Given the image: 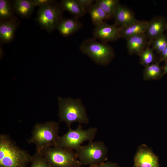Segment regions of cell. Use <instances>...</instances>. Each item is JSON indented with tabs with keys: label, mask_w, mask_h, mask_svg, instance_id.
Wrapping results in <instances>:
<instances>
[{
	"label": "cell",
	"mask_w": 167,
	"mask_h": 167,
	"mask_svg": "<svg viewBox=\"0 0 167 167\" xmlns=\"http://www.w3.org/2000/svg\"><path fill=\"white\" fill-rule=\"evenodd\" d=\"M32 156L6 135H0V167H25Z\"/></svg>",
	"instance_id": "obj_1"
},
{
	"label": "cell",
	"mask_w": 167,
	"mask_h": 167,
	"mask_svg": "<svg viewBox=\"0 0 167 167\" xmlns=\"http://www.w3.org/2000/svg\"><path fill=\"white\" fill-rule=\"evenodd\" d=\"M58 114L60 122L65 123L68 127L75 122L88 124V116L80 99L62 98L58 96Z\"/></svg>",
	"instance_id": "obj_2"
},
{
	"label": "cell",
	"mask_w": 167,
	"mask_h": 167,
	"mask_svg": "<svg viewBox=\"0 0 167 167\" xmlns=\"http://www.w3.org/2000/svg\"><path fill=\"white\" fill-rule=\"evenodd\" d=\"M59 123L54 121L37 124L32 131L28 142L35 145L37 152L55 146L59 136Z\"/></svg>",
	"instance_id": "obj_3"
},
{
	"label": "cell",
	"mask_w": 167,
	"mask_h": 167,
	"mask_svg": "<svg viewBox=\"0 0 167 167\" xmlns=\"http://www.w3.org/2000/svg\"><path fill=\"white\" fill-rule=\"evenodd\" d=\"M108 149L101 141L89 142L76 150L77 158L81 165L95 167L103 163L107 159Z\"/></svg>",
	"instance_id": "obj_4"
},
{
	"label": "cell",
	"mask_w": 167,
	"mask_h": 167,
	"mask_svg": "<svg viewBox=\"0 0 167 167\" xmlns=\"http://www.w3.org/2000/svg\"><path fill=\"white\" fill-rule=\"evenodd\" d=\"M38 152L42 155L51 167H81L76 152L73 150L54 146Z\"/></svg>",
	"instance_id": "obj_5"
},
{
	"label": "cell",
	"mask_w": 167,
	"mask_h": 167,
	"mask_svg": "<svg viewBox=\"0 0 167 167\" xmlns=\"http://www.w3.org/2000/svg\"><path fill=\"white\" fill-rule=\"evenodd\" d=\"M68 128L67 132L59 137L55 146L76 150L84 142L93 140L98 130L94 127L83 129L80 124L75 129Z\"/></svg>",
	"instance_id": "obj_6"
},
{
	"label": "cell",
	"mask_w": 167,
	"mask_h": 167,
	"mask_svg": "<svg viewBox=\"0 0 167 167\" xmlns=\"http://www.w3.org/2000/svg\"><path fill=\"white\" fill-rule=\"evenodd\" d=\"M79 49L98 64L105 66L113 58V48L106 43L97 41L94 38L88 39L81 45Z\"/></svg>",
	"instance_id": "obj_7"
},
{
	"label": "cell",
	"mask_w": 167,
	"mask_h": 167,
	"mask_svg": "<svg viewBox=\"0 0 167 167\" xmlns=\"http://www.w3.org/2000/svg\"><path fill=\"white\" fill-rule=\"evenodd\" d=\"M61 16L60 9L52 4L40 7L37 19L41 27L50 32L57 28Z\"/></svg>",
	"instance_id": "obj_8"
},
{
	"label": "cell",
	"mask_w": 167,
	"mask_h": 167,
	"mask_svg": "<svg viewBox=\"0 0 167 167\" xmlns=\"http://www.w3.org/2000/svg\"><path fill=\"white\" fill-rule=\"evenodd\" d=\"M133 167H160L158 157L146 145L138 148L134 158Z\"/></svg>",
	"instance_id": "obj_9"
},
{
	"label": "cell",
	"mask_w": 167,
	"mask_h": 167,
	"mask_svg": "<svg viewBox=\"0 0 167 167\" xmlns=\"http://www.w3.org/2000/svg\"><path fill=\"white\" fill-rule=\"evenodd\" d=\"M93 38L106 43L120 38L119 28L114 24H109L105 22L95 26L93 31Z\"/></svg>",
	"instance_id": "obj_10"
},
{
	"label": "cell",
	"mask_w": 167,
	"mask_h": 167,
	"mask_svg": "<svg viewBox=\"0 0 167 167\" xmlns=\"http://www.w3.org/2000/svg\"><path fill=\"white\" fill-rule=\"evenodd\" d=\"M167 26V19L162 16H155L148 21L145 33L148 42L151 43L154 39L164 34Z\"/></svg>",
	"instance_id": "obj_11"
},
{
	"label": "cell",
	"mask_w": 167,
	"mask_h": 167,
	"mask_svg": "<svg viewBox=\"0 0 167 167\" xmlns=\"http://www.w3.org/2000/svg\"><path fill=\"white\" fill-rule=\"evenodd\" d=\"M113 18L114 24L119 27H124L137 22L133 12L129 9L118 4L115 10Z\"/></svg>",
	"instance_id": "obj_12"
},
{
	"label": "cell",
	"mask_w": 167,
	"mask_h": 167,
	"mask_svg": "<svg viewBox=\"0 0 167 167\" xmlns=\"http://www.w3.org/2000/svg\"><path fill=\"white\" fill-rule=\"evenodd\" d=\"M126 40V47L131 55L136 54L139 55L150 43L145 33L130 37Z\"/></svg>",
	"instance_id": "obj_13"
},
{
	"label": "cell",
	"mask_w": 167,
	"mask_h": 167,
	"mask_svg": "<svg viewBox=\"0 0 167 167\" xmlns=\"http://www.w3.org/2000/svg\"><path fill=\"white\" fill-rule=\"evenodd\" d=\"M148 21L138 20L136 22L126 27H119L120 38L126 39L131 36L145 33Z\"/></svg>",
	"instance_id": "obj_14"
},
{
	"label": "cell",
	"mask_w": 167,
	"mask_h": 167,
	"mask_svg": "<svg viewBox=\"0 0 167 167\" xmlns=\"http://www.w3.org/2000/svg\"><path fill=\"white\" fill-rule=\"evenodd\" d=\"M82 27V24L75 17L62 19L56 28L62 35L67 36L78 31Z\"/></svg>",
	"instance_id": "obj_15"
},
{
	"label": "cell",
	"mask_w": 167,
	"mask_h": 167,
	"mask_svg": "<svg viewBox=\"0 0 167 167\" xmlns=\"http://www.w3.org/2000/svg\"><path fill=\"white\" fill-rule=\"evenodd\" d=\"M16 25L10 20L4 21L0 24V39L1 41L7 42L13 39Z\"/></svg>",
	"instance_id": "obj_16"
},
{
	"label": "cell",
	"mask_w": 167,
	"mask_h": 167,
	"mask_svg": "<svg viewBox=\"0 0 167 167\" xmlns=\"http://www.w3.org/2000/svg\"><path fill=\"white\" fill-rule=\"evenodd\" d=\"M61 5L63 9L77 18L83 16L86 13L78 0H62Z\"/></svg>",
	"instance_id": "obj_17"
},
{
	"label": "cell",
	"mask_w": 167,
	"mask_h": 167,
	"mask_svg": "<svg viewBox=\"0 0 167 167\" xmlns=\"http://www.w3.org/2000/svg\"><path fill=\"white\" fill-rule=\"evenodd\" d=\"M34 7L32 0H16L13 3V7L16 13L24 18L30 15Z\"/></svg>",
	"instance_id": "obj_18"
},
{
	"label": "cell",
	"mask_w": 167,
	"mask_h": 167,
	"mask_svg": "<svg viewBox=\"0 0 167 167\" xmlns=\"http://www.w3.org/2000/svg\"><path fill=\"white\" fill-rule=\"evenodd\" d=\"M164 75L159 62H155L145 66L143 71V78L145 80H157Z\"/></svg>",
	"instance_id": "obj_19"
},
{
	"label": "cell",
	"mask_w": 167,
	"mask_h": 167,
	"mask_svg": "<svg viewBox=\"0 0 167 167\" xmlns=\"http://www.w3.org/2000/svg\"><path fill=\"white\" fill-rule=\"evenodd\" d=\"M88 12L93 24L95 26L104 22L105 20L111 18L95 2L90 8Z\"/></svg>",
	"instance_id": "obj_20"
},
{
	"label": "cell",
	"mask_w": 167,
	"mask_h": 167,
	"mask_svg": "<svg viewBox=\"0 0 167 167\" xmlns=\"http://www.w3.org/2000/svg\"><path fill=\"white\" fill-rule=\"evenodd\" d=\"M95 2L111 18H113L117 6L119 3L118 0H96Z\"/></svg>",
	"instance_id": "obj_21"
},
{
	"label": "cell",
	"mask_w": 167,
	"mask_h": 167,
	"mask_svg": "<svg viewBox=\"0 0 167 167\" xmlns=\"http://www.w3.org/2000/svg\"><path fill=\"white\" fill-rule=\"evenodd\" d=\"M150 43L139 55L140 63L145 66L155 62L156 57L152 48L150 47Z\"/></svg>",
	"instance_id": "obj_22"
},
{
	"label": "cell",
	"mask_w": 167,
	"mask_h": 167,
	"mask_svg": "<svg viewBox=\"0 0 167 167\" xmlns=\"http://www.w3.org/2000/svg\"><path fill=\"white\" fill-rule=\"evenodd\" d=\"M13 15L11 6L9 1L0 0V18L4 21L10 20Z\"/></svg>",
	"instance_id": "obj_23"
},
{
	"label": "cell",
	"mask_w": 167,
	"mask_h": 167,
	"mask_svg": "<svg viewBox=\"0 0 167 167\" xmlns=\"http://www.w3.org/2000/svg\"><path fill=\"white\" fill-rule=\"evenodd\" d=\"M152 48L160 54L167 46V37L164 33L154 39L151 43Z\"/></svg>",
	"instance_id": "obj_24"
},
{
	"label": "cell",
	"mask_w": 167,
	"mask_h": 167,
	"mask_svg": "<svg viewBox=\"0 0 167 167\" xmlns=\"http://www.w3.org/2000/svg\"><path fill=\"white\" fill-rule=\"evenodd\" d=\"M31 161L30 167H51L42 155L37 151L32 156Z\"/></svg>",
	"instance_id": "obj_25"
},
{
	"label": "cell",
	"mask_w": 167,
	"mask_h": 167,
	"mask_svg": "<svg viewBox=\"0 0 167 167\" xmlns=\"http://www.w3.org/2000/svg\"><path fill=\"white\" fill-rule=\"evenodd\" d=\"M32 1L34 6L40 7L52 4L54 2L51 0H32Z\"/></svg>",
	"instance_id": "obj_26"
},
{
	"label": "cell",
	"mask_w": 167,
	"mask_h": 167,
	"mask_svg": "<svg viewBox=\"0 0 167 167\" xmlns=\"http://www.w3.org/2000/svg\"><path fill=\"white\" fill-rule=\"evenodd\" d=\"M86 12L88 11L94 3L93 0H78Z\"/></svg>",
	"instance_id": "obj_27"
},
{
	"label": "cell",
	"mask_w": 167,
	"mask_h": 167,
	"mask_svg": "<svg viewBox=\"0 0 167 167\" xmlns=\"http://www.w3.org/2000/svg\"><path fill=\"white\" fill-rule=\"evenodd\" d=\"M94 167H120L118 164L111 162H105Z\"/></svg>",
	"instance_id": "obj_28"
},
{
	"label": "cell",
	"mask_w": 167,
	"mask_h": 167,
	"mask_svg": "<svg viewBox=\"0 0 167 167\" xmlns=\"http://www.w3.org/2000/svg\"><path fill=\"white\" fill-rule=\"evenodd\" d=\"M160 62L161 61H167V46L160 54Z\"/></svg>",
	"instance_id": "obj_29"
},
{
	"label": "cell",
	"mask_w": 167,
	"mask_h": 167,
	"mask_svg": "<svg viewBox=\"0 0 167 167\" xmlns=\"http://www.w3.org/2000/svg\"><path fill=\"white\" fill-rule=\"evenodd\" d=\"M165 62V65L163 69V73L164 75L167 73V61Z\"/></svg>",
	"instance_id": "obj_30"
},
{
	"label": "cell",
	"mask_w": 167,
	"mask_h": 167,
	"mask_svg": "<svg viewBox=\"0 0 167 167\" xmlns=\"http://www.w3.org/2000/svg\"><path fill=\"white\" fill-rule=\"evenodd\" d=\"M165 31H166V36L167 37V27L166 28Z\"/></svg>",
	"instance_id": "obj_31"
},
{
	"label": "cell",
	"mask_w": 167,
	"mask_h": 167,
	"mask_svg": "<svg viewBox=\"0 0 167 167\" xmlns=\"http://www.w3.org/2000/svg\"><path fill=\"white\" fill-rule=\"evenodd\" d=\"M89 167H93V166H89Z\"/></svg>",
	"instance_id": "obj_32"
}]
</instances>
